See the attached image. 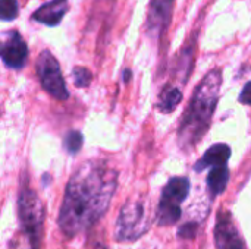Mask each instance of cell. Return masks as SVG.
<instances>
[{"label": "cell", "instance_id": "3957f363", "mask_svg": "<svg viewBox=\"0 0 251 249\" xmlns=\"http://www.w3.org/2000/svg\"><path fill=\"white\" fill-rule=\"evenodd\" d=\"M18 217L22 232L25 233L31 249H40L43 239L44 223V205L29 188H22L18 198Z\"/></svg>", "mask_w": 251, "mask_h": 249}, {"label": "cell", "instance_id": "277c9868", "mask_svg": "<svg viewBox=\"0 0 251 249\" xmlns=\"http://www.w3.org/2000/svg\"><path fill=\"white\" fill-rule=\"evenodd\" d=\"M190 194V181L184 176L171 178L162 192V198L157 207V225L172 226L181 219V204Z\"/></svg>", "mask_w": 251, "mask_h": 249}, {"label": "cell", "instance_id": "ffe728a7", "mask_svg": "<svg viewBox=\"0 0 251 249\" xmlns=\"http://www.w3.org/2000/svg\"><path fill=\"white\" fill-rule=\"evenodd\" d=\"M94 249H106V248H104V247H103L101 244H97V245H96V248H94Z\"/></svg>", "mask_w": 251, "mask_h": 249}, {"label": "cell", "instance_id": "52a82bcc", "mask_svg": "<svg viewBox=\"0 0 251 249\" xmlns=\"http://www.w3.org/2000/svg\"><path fill=\"white\" fill-rule=\"evenodd\" d=\"M215 244L218 249H246L244 241L228 211L218 214L215 226Z\"/></svg>", "mask_w": 251, "mask_h": 249}, {"label": "cell", "instance_id": "30bf717a", "mask_svg": "<svg viewBox=\"0 0 251 249\" xmlns=\"http://www.w3.org/2000/svg\"><path fill=\"white\" fill-rule=\"evenodd\" d=\"M66 12H68V0H50L41 4L32 13V19L47 26H56L62 22Z\"/></svg>", "mask_w": 251, "mask_h": 249}, {"label": "cell", "instance_id": "d6986e66", "mask_svg": "<svg viewBox=\"0 0 251 249\" xmlns=\"http://www.w3.org/2000/svg\"><path fill=\"white\" fill-rule=\"evenodd\" d=\"M131 76H132V73H131V70H124V82H128L129 79H131Z\"/></svg>", "mask_w": 251, "mask_h": 249}, {"label": "cell", "instance_id": "5b68a950", "mask_svg": "<svg viewBox=\"0 0 251 249\" xmlns=\"http://www.w3.org/2000/svg\"><path fill=\"white\" fill-rule=\"evenodd\" d=\"M35 70L44 91H47L53 98L63 101L69 97V91L66 88L60 65L51 51L43 50L40 53L35 63Z\"/></svg>", "mask_w": 251, "mask_h": 249}, {"label": "cell", "instance_id": "e0dca14e", "mask_svg": "<svg viewBox=\"0 0 251 249\" xmlns=\"http://www.w3.org/2000/svg\"><path fill=\"white\" fill-rule=\"evenodd\" d=\"M196 233H197V225L196 223H187L179 229L178 236L182 239H194Z\"/></svg>", "mask_w": 251, "mask_h": 249}, {"label": "cell", "instance_id": "4fadbf2b", "mask_svg": "<svg viewBox=\"0 0 251 249\" xmlns=\"http://www.w3.org/2000/svg\"><path fill=\"white\" fill-rule=\"evenodd\" d=\"M182 101V91L178 87H168L157 103V107L162 113H171L175 110V107Z\"/></svg>", "mask_w": 251, "mask_h": 249}, {"label": "cell", "instance_id": "6da1fadb", "mask_svg": "<svg viewBox=\"0 0 251 249\" xmlns=\"http://www.w3.org/2000/svg\"><path fill=\"white\" fill-rule=\"evenodd\" d=\"M118 186V172L103 161L90 160L71 176L57 225L65 236L75 238L93 227L107 211Z\"/></svg>", "mask_w": 251, "mask_h": 249}, {"label": "cell", "instance_id": "9c48e42d", "mask_svg": "<svg viewBox=\"0 0 251 249\" xmlns=\"http://www.w3.org/2000/svg\"><path fill=\"white\" fill-rule=\"evenodd\" d=\"M174 1L175 0H151L150 7H149V15H147V22H146V29L150 37H160L172 18V10H174Z\"/></svg>", "mask_w": 251, "mask_h": 249}, {"label": "cell", "instance_id": "8992f818", "mask_svg": "<svg viewBox=\"0 0 251 249\" xmlns=\"http://www.w3.org/2000/svg\"><path fill=\"white\" fill-rule=\"evenodd\" d=\"M144 205L141 201H128L118 216L116 239L121 242H134L147 232Z\"/></svg>", "mask_w": 251, "mask_h": 249}, {"label": "cell", "instance_id": "ac0fdd59", "mask_svg": "<svg viewBox=\"0 0 251 249\" xmlns=\"http://www.w3.org/2000/svg\"><path fill=\"white\" fill-rule=\"evenodd\" d=\"M240 103L251 106V81L244 85V88H243V91L240 94Z\"/></svg>", "mask_w": 251, "mask_h": 249}, {"label": "cell", "instance_id": "2e32d148", "mask_svg": "<svg viewBox=\"0 0 251 249\" xmlns=\"http://www.w3.org/2000/svg\"><path fill=\"white\" fill-rule=\"evenodd\" d=\"M19 7L16 0H0V18L3 21H12L18 16Z\"/></svg>", "mask_w": 251, "mask_h": 249}, {"label": "cell", "instance_id": "ba28073f", "mask_svg": "<svg viewBox=\"0 0 251 249\" xmlns=\"http://www.w3.org/2000/svg\"><path fill=\"white\" fill-rule=\"evenodd\" d=\"M1 45V60L10 69H22L28 60V45L18 31H10Z\"/></svg>", "mask_w": 251, "mask_h": 249}, {"label": "cell", "instance_id": "7a4b0ae2", "mask_svg": "<svg viewBox=\"0 0 251 249\" xmlns=\"http://www.w3.org/2000/svg\"><path fill=\"white\" fill-rule=\"evenodd\" d=\"M222 85V73L213 69L197 85L190 107L185 112L179 129L178 142L184 150H191L209 131L215 114Z\"/></svg>", "mask_w": 251, "mask_h": 249}, {"label": "cell", "instance_id": "8fae6325", "mask_svg": "<svg viewBox=\"0 0 251 249\" xmlns=\"http://www.w3.org/2000/svg\"><path fill=\"white\" fill-rule=\"evenodd\" d=\"M231 147L226 144H215L212 145L203 157L194 164L196 172H203L207 167H216V166H226L228 160L231 158Z\"/></svg>", "mask_w": 251, "mask_h": 249}, {"label": "cell", "instance_id": "5bb4252c", "mask_svg": "<svg viewBox=\"0 0 251 249\" xmlns=\"http://www.w3.org/2000/svg\"><path fill=\"white\" fill-rule=\"evenodd\" d=\"M65 148L69 154H76L79 153L81 147H82V142H84V136L81 132L78 131H69L65 136Z\"/></svg>", "mask_w": 251, "mask_h": 249}, {"label": "cell", "instance_id": "7c38bea8", "mask_svg": "<svg viewBox=\"0 0 251 249\" xmlns=\"http://www.w3.org/2000/svg\"><path fill=\"white\" fill-rule=\"evenodd\" d=\"M229 182V169L228 166H216L212 167V170L207 175V188L212 195V198L221 195Z\"/></svg>", "mask_w": 251, "mask_h": 249}, {"label": "cell", "instance_id": "9a60e30c", "mask_svg": "<svg viewBox=\"0 0 251 249\" xmlns=\"http://www.w3.org/2000/svg\"><path fill=\"white\" fill-rule=\"evenodd\" d=\"M72 78H74L75 87H78V88H87L90 85L91 79H93V75H91V72L87 68L75 66L72 69Z\"/></svg>", "mask_w": 251, "mask_h": 249}]
</instances>
